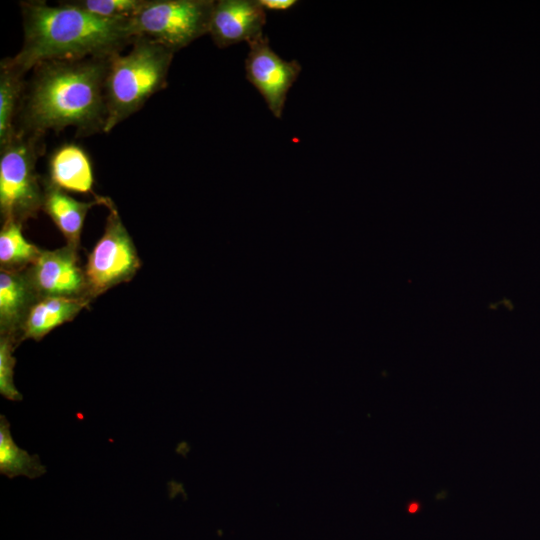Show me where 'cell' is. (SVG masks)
<instances>
[{
    "mask_svg": "<svg viewBox=\"0 0 540 540\" xmlns=\"http://www.w3.org/2000/svg\"><path fill=\"white\" fill-rule=\"evenodd\" d=\"M109 58L56 60L36 66L18 129L41 137L66 127L83 136L103 132Z\"/></svg>",
    "mask_w": 540,
    "mask_h": 540,
    "instance_id": "1",
    "label": "cell"
},
{
    "mask_svg": "<svg viewBox=\"0 0 540 540\" xmlns=\"http://www.w3.org/2000/svg\"><path fill=\"white\" fill-rule=\"evenodd\" d=\"M21 9L23 45L8 60L24 74L48 61L109 58L134 41L130 19L101 18L69 1H27Z\"/></svg>",
    "mask_w": 540,
    "mask_h": 540,
    "instance_id": "2",
    "label": "cell"
},
{
    "mask_svg": "<svg viewBox=\"0 0 540 540\" xmlns=\"http://www.w3.org/2000/svg\"><path fill=\"white\" fill-rule=\"evenodd\" d=\"M174 53L148 38L138 37L128 53H117L109 58L104 82L106 121L103 132L109 133L166 87Z\"/></svg>",
    "mask_w": 540,
    "mask_h": 540,
    "instance_id": "3",
    "label": "cell"
},
{
    "mask_svg": "<svg viewBox=\"0 0 540 540\" xmlns=\"http://www.w3.org/2000/svg\"><path fill=\"white\" fill-rule=\"evenodd\" d=\"M41 136L16 128L0 146V214L2 223H24L42 210L44 186L36 172Z\"/></svg>",
    "mask_w": 540,
    "mask_h": 540,
    "instance_id": "4",
    "label": "cell"
},
{
    "mask_svg": "<svg viewBox=\"0 0 540 540\" xmlns=\"http://www.w3.org/2000/svg\"><path fill=\"white\" fill-rule=\"evenodd\" d=\"M213 0H145L130 18L135 38H148L173 52L208 34Z\"/></svg>",
    "mask_w": 540,
    "mask_h": 540,
    "instance_id": "5",
    "label": "cell"
},
{
    "mask_svg": "<svg viewBox=\"0 0 540 540\" xmlns=\"http://www.w3.org/2000/svg\"><path fill=\"white\" fill-rule=\"evenodd\" d=\"M109 210L102 236L88 255L84 268L91 300L109 289L129 282L141 267L137 249L113 201L105 197Z\"/></svg>",
    "mask_w": 540,
    "mask_h": 540,
    "instance_id": "6",
    "label": "cell"
},
{
    "mask_svg": "<svg viewBox=\"0 0 540 540\" xmlns=\"http://www.w3.org/2000/svg\"><path fill=\"white\" fill-rule=\"evenodd\" d=\"M245 59L246 79L259 91L269 110L281 118L287 94L297 80L302 67L296 60L282 59L270 47L265 35L248 43Z\"/></svg>",
    "mask_w": 540,
    "mask_h": 540,
    "instance_id": "7",
    "label": "cell"
},
{
    "mask_svg": "<svg viewBox=\"0 0 540 540\" xmlns=\"http://www.w3.org/2000/svg\"><path fill=\"white\" fill-rule=\"evenodd\" d=\"M25 273L38 299L61 297L91 300L84 269L79 265L78 250L68 245L42 250Z\"/></svg>",
    "mask_w": 540,
    "mask_h": 540,
    "instance_id": "8",
    "label": "cell"
},
{
    "mask_svg": "<svg viewBox=\"0 0 540 540\" xmlns=\"http://www.w3.org/2000/svg\"><path fill=\"white\" fill-rule=\"evenodd\" d=\"M265 23L266 11L257 0H219L212 10L208 34L218 47L225 48L263 36Z\"/></svg>",
    "mask_w": 540,
    "mask_h": 540,
    "instance_id": "9",
    "label": "cell"
},
{
    "mask_svg": "<svg viewBox=\"0 0 540 540\" xmlns=\"http://www.w3.org/2000/svg\"><path fill=\"white\" fill-rule=\"evenodd\" d=\"M38 300L24 271L0 270V336L18 345L30 309Z\"/></svg>",
    "mask_w": 540,
    "mask_h": 540,
    "instance_id": "10",
    "label": "cell"
},
{
    "mask_svg": "<svg viewBox=\"0 0 540 540\" xmlns=\"http://www.w3.org/2000/svg\"><path fill=\"white\" fill-rule=\"evenodd\" d=\"M46 181L65 192L93 193L94 173L89 155L79 145H61L49 157Z\"/></svg>",
    "mask_w": 540,
    "mask_h": 540,
    "instance_id": "11",
    "label": "cell"
},
{
    "mask_svg": "<svg viewBox=\"0 0 540 540\" xmlns=\"http://www.w3.org/2000/svg\"><path fill=\"white\" fill-rule=\"evenodd\" d=\"M44 199L42 210L50 217L66 240V245L78 250L85 217L94 205H103L104 197L83 202L43 180Z\"/></svg>",
    "mask_w": 540,
    "mask_h": 540,
    "instance_id": "12",
    "label": "cell"
},
{
    "mask_svg": "<svg viewBox=\"0 0 540 540\" xmlns=\"http://www.w3.org/2000/svg\"><path fill=\"white\" fill-rule=\"evenodd\" d=\"M90 302L86 298L38 299L22 327L20 342L26 339L40 341L55 328L72 321Z\"/></svg>",
    "mask_w": 540,
    "mask_h": 540,
    "instance_id": "13",
    "label": "cell"
},
{
    "mask_svg": "<svg viewBox=\"0 0 540 540\" xmlns=\"http://www.w3.org/2000/svg\"><path fill=\"white\" fill-rule=\"evenodd\" d=\"M41 248L23 235L22 223L6 221L0 230V268L5 271H24L42 253Z\"/></svg>",
    "mask_w": 540,
    "mask_h": 540,
    "instance_id": "14",
    "label": "cell"
},
{
    "mask_svg": "<svg viewBox=\"0 0 540 540\" xmlns=\"http://www.w3.org/2000/svg\"><path fill=\"white\" fill-rule=\"evenodd\" d=\"M46 472L37 455H30L13 440L10 425L4 415L0 417V473L9 478L26 476L37 478Z\"/></svg>",
    "mask_w": 540,
    "mask_h": 540,
    "instance_id": "15",
    "label": "cell"
},
{
    "mask_svg": "<svg viewBox=\"0 0 540 540\" xmlns=\"http://www.w3.org/2000/svg\"><path fill=\"white\" fill-rule=\"evenodd\" d=\"M24 73L11 65L8 58L0 63V146L15 133L13 119L24 91Z\"/></svg>",
    "mask_w": 540,
    "mask_h": 540,
    "instance_id": "16",
    "label": "cell"
},
{
    "mask_svg": "<svg viewBox=\"0 0 540 540\" xmlns=\"http://www.w3.org/2000/svg\"><path fill=\"white\" fill-rule=\"evenodd\" d=\"M73 5L95 16L106 19H130L145 0H75Z\"/></svg>",
    "mask_w": 540,
    "mask_h": 540,
    "instance_id": "17",
    "label": "cell"
},
{
    "mask_svg": "<svg viewBox=\"0 0 540 540\" xmlns=\"http://www.w3.org/2000/svg\"><path fill=\"white\" fill-rule=\"evenodd\" d=\"M18 344L10 337L0 336V393L11 401H20L22 395L14 384L16 359L13 352Z\"/></svg>",
    "mask_w": 540,
    "mask_h": 540,
    "instance_id": "18",
    "label": "cell"
},
{
    "mask_svg": "<svg viewBox=\"0 0 540 540\" xmlns=\"http://www.w3.org/2000/svg\"><path fill=\"white\" fill-rule=\"evenodd\" d=\"M259 5L265 10L286 11L297 4L296 0H257Z\"/></svg>",
    "mask_w": 540,
    "mask_h": 540,
    "instance_id": "19",
    "label": "cell"
},
{
    "mask_svg": "<svg viewBox=\"0 0 540 540\" xmlns=\"http://www.w3.org/2000/svg\"><path fill=\"white\" fill-rule=\"evenodd\" d=\"M417 508H418V507H417V504H412V505L409 507V511L412 512V513H413V512H416V511H417Z\"/></svg>",
    "mask_w": 540,
    "mask_h": 540,
    "instance_id": "20",
    "label": "cell"
}]
</instances>
